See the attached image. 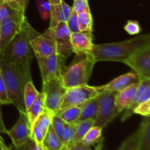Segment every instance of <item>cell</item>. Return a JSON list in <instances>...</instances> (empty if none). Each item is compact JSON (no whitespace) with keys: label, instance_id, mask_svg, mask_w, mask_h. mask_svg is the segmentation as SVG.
I'll use <instances>...</instances> for the list:
<instances>
[{"label":"cell","instance_id":"cell-27","mask_svg":"<svg viewBox=\"0 0 150 150\" xmlns=\"http://www.w3.org/2000/svg\"><path fill=\"white\" fill-rule=\"evenodd\" d=\"M80 107L71 106L60 110L57 115H58L64 122L68 124H74L80 114Z\"/></svg>","mask_w":150,"mask_h":150},{"label":"cell","instance_id":"cell-4","mask_svg":"<svg viewBox=\"0 0 150 150\" xmlns=\"http://www.w3.org/2000/svg\"><path fill=\"white\" fill-rule=\"evenodd\" d=\"M83 57L77 61H73L62 76V82L66 89L87 84L96 62L89 54Z\"/></svg>","mask_w":150,"mask_h":150},{"label":"cell","instance_id":"cell-11","mask_svg":"<svg viewBox=\"0 0 150 150\" xmlns=\"http://www.w3.org/2000/svg\"><path fill=\"white\" fill-rule=\"evenodd\" d=\"M124 63L134 71L139 79H150V46L133 54Z\"/></svg>","mask_w":150,"mask_h":150},{"label":"cell","instance_id":"cell-26","mask_svg":"<svg viewBox=\"0 0 150 150\" xmlns=\"http://www.w3.org/2000/svg\"><path fill=\"white\" fill-rule=\"evenodd\" d=\"M78 23L79 32H93V18L90 9L78 13Z\"/></svg>","mask_w":150,"mask_h":150},{"label":"cell","instance_id":"cell-2","mask_svg":"<svg viewBox=\"0 0 150 150\" xmlns=\"http://www.w3.org/2000/svg\"><path fill=\"white\" fill-rule=\"evenodd\" d=\"M0 72L5 82L12 104L18 111H26L23 92L26 83L32 81L30 69L11 64L0 57Z\"/></svg>","mask_w":150,"mask_h":150},{"label":"cell","instance_id":"cell-5","mask_svg":"<svg viewBox=\"0 0 150 150\" xmlns=\"http://www.w3.org/2000/svg\"><path fill=\"white\" fill-rule=\"evenodd\" d=\"M116 95L117 92L100 91L97 95L98 109L94 126L103 129L120 114L115 105Z\"/></svg>","mask_w":150,"mask_h":150},{"label":"cell","instance_id":"cell-28","mask_svg":"<svg viewBox=\"0 0 150 150\" xmlns=\"http://www.w3.org/2000/svg\"><path fill=\"white\" fill-rule=\"evenodd\" d=\"M102 130L103 129L98 126H93L83 136L81 142L90 146L95 144H98L100 141L103 139Z\"/></svg>","mask_w":150,"mask_h":150},{"label":"cell","instance_id":"cell-9","mask_svg":"<svg viewBox=\"0 0 150 150\" xmlns=\"http://www.w3.org/2000/svg\"><path fill=\"white\" fill-rule=\"evenodd\" d=\"M26 32L29 36L30 45L35 54L47 57L57 51L56 42L49 37L44 34H40L37 32L26 21L25 23Z\"/></svg>","mask_w":150,"mask_h":150},{"label":"cell","instance_id":"cell-20","mask_svg":"<svg viewBox=\"0 0 150 150\" xmlns=\"http://www.w3.org/2000/svg\"><path fill=\"white\" fill-rule=\"evenodd\" d=\"M139 83L140 80L127 86L124 90L117 92L115 98V105L119 112H122L128 106L137 91Z\"/></svg>","mask_w":150,"mask_h":150},{"label":"cell","instance_id":"cell-17","mask_svg":"<svg viewBox=\"0 0 150 150\" xmlns=\"http://www.w3.org/2000/svg\"><path fill=\"white\" fill-rule=\"evenodd\" d=\"M53 114L45 110L37 118L32 125L31 139L38 145L42 144V140L51 124Z\"/></svg>","mask_w":150,"mask_h":150},{"label":"cell","instance_id":"cell-29","mask_svg":"<svg viewBox=\"0 0 150 150\" xmlns=\"http://www.w3.org/2000/svg\"><path fill=\"white\" fill-rule=\"evenodd\" d=\"M40 92L37 90L32 81H29L26 83L23 92V101L26 110L31 106Z\"/></svg>","mask_w":150,"mask_h":150},{"label":"cell","instance_id":"cell-32","mask_svg":"<svg viewBox=\"0 0 150 150\" xmlns=\"http://www.w3.org/2000/svg\"><path fill=\"white\" fill-rule=\"evenodd\" d=\"M36 4L40 15L44 20H48L51 16V4L45 0H36Z\"/></svg>","mask_w":150,"mask_h":150},{"label":"cell","instance_id":"cell-30","mask_svg":"<svg viewBox=\"0 0 150 150\" xmlns=\"http://www.w3.org/2000/svg\"><path fill=\"white\" fill-rule=\"evenodd\" d=\"M118 150H140L138 131L129 136L120 146Z\"/></svg>","mask_w":150,"mask_h":150},{"label":"cell","instance_id":"cell-33","mask_svg":"<svg viewBox=\"0 0 150 150\" xmlns=\"http://www.w3.org/2000/svg\"><path fill=\"white\" fill-rule=\"evenodd\" d=\"M64 125H65V122L58 115H57V114L53 115L52 120H51V125H52L53 129H54V130L61 141L62 139Z\"/></svg>","mask_w":150,"mask_h":150},{"label":"cell","instance_id":"cell-38","mask_svg":"<svg viewBox=\"0 0 150 150\" xmlns=\"http://www.w3.org/2000/svg\"><path fill=\"white\" fill-rule=\"evenodd\" d=\"M134 114H140L144 117L150 116V100L139 104L134 110Z\"/></svg>","mask_w":150,"mask_h":150},{"label":"cell","instance_id":"cell-41","mask_svg":"<svg viewBox=\"0 0 150 150\" xmlns=\"http://www.w3.org/2000/svg\"><path fill=\"white\" fill-rule=\"evenodd\" d=\"M1 103H0V133H4V134H7V130L6 128L5 125H4V121H3V117H2V113H1Z\"/></svg>","mask_w":150,"mask_h":150},{"label":"cell","instance_id":"cell-42","mask_svg":"<svg viewBox=\"0 0 150 150\" xmlns=\"http://www.w3.org/2000/svg\"><path fill=\"white\" fill-rule=\"evenodd\" d=\"M0 150H10V147L6 145L5 142H4V139L1 137L0 135Z\"/></svg>","mask_w":150,"mask_h":150},{"label":"cell","instance_id":"cell-39","mask_svg":"<svg viewBox=\"0 0 150 150\" xmlns=\"http://www.w3.org/2000/svg\"><path fill=\"white\" fill-rule=\"evenodd\" d=\"M67 25L69 29L72 32H79V23H78V13L75 10H73L68 20L67 21Z\"/></svg>","mask_w":150,"mask_h":150},{"label":"cell","instance_id":"cell-18","mask_svg":"<svg viewBox=\"0 0 150 150\" xmlns=\"http://www.w3.org/2000/svg\"><path fill=\"white\" fill-rule=\"evenodd\" d=\"M140 80L139 77L133 72L121 75L119 77L113 79L109 83L100 86H96V89L99 92L100 91H108L112 92H120L130 85L136 83Z\"/></svg>","mask_w":150,"mask_h":150},{"label":"cell","instance_id":"cell-12","mask_svg":"<svg viewBox=\"0 0 150 150\" xmlns=\"http://www.w3.org/2000/svg\"><path fill=\"white\" fill-rule=\"evenodd\" d=\"M32 124L29 122L26 111H19L18 121L7 134L12 140V145L19 146L31 139Z\"/></svg>","mask_w":150,"mask_h":150},{"label":"cell","instance_id":"cell-3","mask_svg":"<svg viewBox=\"0 0 150 150\" xmlns=\"http://www.w3.org/2000/svg\"><path fill=\"white\" fill-rule=\"evenodd\" d=\"M25 21L22 29L14 37L8 45L0 52V57L11 64L30 69L31 62L35 54L30 45L29 36L26 32Z\"/></svg>","mask_w":150,"mask_h":150},{"label":"cell","instance_id":"cell-16","mask_svg":"<svg viewBox=\"0 0 150 150\" xmlns=\"http://www.w3.org/2000/svg\"><path fill=\"white\" fill-rule=\"evenodd\" d=\"M25 21L5 19L0 21V52L22 29Z\"/></svg>","mask_w":150,"mask_h":150},{"label":"cell","instance_id":"cell-22","mask_svg":"<svg viewBox=\"0 0 150 150\" xmlns=\"http://www.w3.org/2000/svg\"><path fill=\"white\" fill-rule=\"evenodd\" d=\"M45 110V95L43 92H40L38 96L28 109L26 110V115L30 123L33 124L38 117Z\"/></svg>","mask_w":150,"mask_h":150},{"label":"cell","instance_id":"cell-44","mask_svg":"<svg viewBox=\"0 0 150 150\" xmlns=\"http://www.w3.org/2000/svg\"><path fill=\"white\" fill-rule=\"evenodd\" d=\"M18 1V0H0V3L7 2V1Z\"/></svg>","mask_w":150,"mask_h":150},{"label":"cell","instance_id":"cell-7","mask_svg":"<svg viewBox=\"0 0 150 150\" xmlns=\"http://www.w3.org/2000/svg\"><path fill=\"white\" fill-rule=\"evenodd\" d=\"M66 89L61 79H50L42 83V92L45 95V108L46 111L55 115L59 112Z\"/></svg>","mask_w":150,"mask_h":150},{"label":"cell","instance_id":"cell-36","mask_svg":"<svg viewBox=\"0 0 150 150\" xmlns=\"http://www.w3.org/2000/svg\"><path fill=\"white\" fill-rule=\"evenodd\" d=\"M10 149V150H44L42 146L37 144L32 139H29L27 142L19 146H15L11 144Z\"/></svg>","mask_w":150,"mask_h":150},{"label":"cell","instance_id":"cell-1","mask_svg":"<svg viewBox=\"0 0 150 150\" xmlns=\"http://www.w3.org/2000/svg\"><path fill=\"white\" fill-rule=\"evenodd\" d=\"M149 46L150 35L147 33L121 42L94 44L92 51L89 54L95 62L114 61L124 63L133 54Z\"/></svg>","mask_w":150,"mask_h":150},{"label":"cell","instance_id":"cell-13","mask_svg":"<svg viewBox=\"0 0 150 150\" xmlns=\"http://www.w3.org/2000/svg\"><path fill=\"white\" fill-rule=\"evenodd\" d=\"M28 2L29 0H18L0 3V21L5 19L20 21L26 20L25 11Z\"/></svg>","mask_w":150,"mask_h":150},{"label":"cell","instance_id":"cell-31","mask_svg":"<svg viewBox=\"0 0 150 150\" xmlns=\"http://www.w3.org/2000/svg\"><path fill=\"white\" fill-rule=\"evenodd\" d=\"M75 135V125L74 124H68L66 123L64 125V131L62 134V142L64 146V149L66 146H69L73 143V138Z\"/></svg>","mask_w":150,"mask_h":150},{"label":"cell","instance_id":"cell-14","mask_svg":"<svg viewBox=\"0 0 150 150\" xmlns=\"http://www.w3.org/2000/svg\"><path fill=\"white\" fill-rule=\"evenodd\" d=\"M70 44L73 53L77 56L89 54L92 51L94 45L92 32H72L70 35Z\"/></svg>","mask_w":150,"mask_h":150},{"label":"cell","instance_id":"cell-25","mask_svg":"<svg viewBox=\"0 0 150 150\" xmlns=\"http://www.w3.org/2000/svg\"><path fill=\"white\" fill-rule=\"evenodd\" d=\"M75 135L73 138V143L76 144L81 142L83 136L95 125V120L89 119V120H82L77 123H75Z\"/></svg>","mask_w":150,"mask_h":150},{"label":"cell","instance_id":"cell-40","mask_svg":"<svg viewBox=\"0 0 150 150\" xmlns=\"http://www.w3.org/2000/svg\"><path fill=\"white\" fill-rule=\"evenodd\" d=\"M73 9L77 13H80L83 10L89 9L88 0H73Z\"/></svg>","mask_w":150,"mask_h":150},{"label":"cell","instance_id":"cell-34","mask_svg":"<svg viewBox=\"0 0 150 150\" xmlns=\"http://www.w3.org/2000/svg\"><path fill=\"white\" fill-rule=\"evenodd\" d=\"M0 103L1 105H10L12 104L9 98L7 86L0 72Z\"/></svg>","mask_w":150,"mask_h":150},{"label":"cell","instance_id":"cell-37","mask_svg":"<svg viewBox=\"0 0 150 150\" xmlns=\"http://www.w3.org/2000/svg\"><path fill=\"white\" fill-rule=\"evenodd\" d=\"M125 30L130 35H135L142 32V27L137 21H127L125 26Z\"/></svg>","mask_w":150,"mask_h":150},{"label":"cell","instance_id":"cell-15","mask_svg":"<svg viewBox=\"0 0 150 150\" xmlns=\"http://www.w3.org/2000/svg\"><path fill=\"white\" fill-rule=\"evenodd\" d=\"M150 100V79H140V83L133 100L125 108L121 121L124 122L134 114V110L139 104Z\"/></svg>","mask_w":150,"mask_h":150},{"label":"cell","instance_id":"cell-21","mask_svg":"<svg viewBox=\"0 0 150 150\" xmlns=\"http://www.w3.org/2000/svg\"><path fill=\"white\" fill-rule=\"evenodd\" d=\"M41 146L44 150H64L62 142L54 130L51 124L48 127Z\"/></svg>","mask_w":150,"mask_h":150},{"label":"cell","instance_id":"cell-19","mask_svg":"<svg viewBox=\"0 0 150 150\" xmlns=\"http://www.w3.org/2000/svg\"><path fill=\"white\" fill-rule=\"evenodd\" d=\"M73 10V7L67 4L64 0H62L60 4L51 5V22L49 27H55L60 22H67Z\"/></svg>","mask_w":150,"mask_h":150},{"label":"cell","instance_id":"cell-10","mask_svg":"<svg viewBox=\"0 0 150 150\" xmlns=\"http://www.w3.org/2000/svg\"><path fill=\"white\" fill-rule=\"evenodd\" d=\"M44 35L49 37L56 42L57 52L63 57L67 59L73 54L70 44L71 32L66 22H60L54 28L49 27L44 32Z\"/></svg>","mask_w":150,"mask_h":150},{"label":"cell","instance_id":"cell-8","mask_svg":"<svg viewBox=\"0 0 150 150\" xmlns=\"http://www.w3.org/2000/svg\"><path fill=\"white\" fill-rule=\"evenodd\" d=\"M99 92L96 86H91L87 84L68 88L63 97L59 111L71 106L81 108L85 103L95 98Z\"/></svg>","mask_w":150,"mask_h":150},{"label":"cell","instance_id":"cell-35","mask_svg":"<svg viewBox=\"0 0 150 150\" xmlns=\"http://www.w3.org/2000/svg\"><path fill=\"white\" fill-rule=\"evenodd\" d=\"M103 141V139L98 142V146L95 147V149H92L90 146L84 144L82 142H79V143L71 144L69 146H66L64 150H102Z\"/></svg>","mask_w":150,"mask_h":150},{"label":"cell","instance_id":"cell-43","mask_svg":"<svg viewBox=\"0 0 150 150\" xmlns=\"http://www.w3.org/2000/svg\"><path fill=\"white\" fill-rule=\"evenodd\" d=\"M48 1L51 5H55V4H60L62 0H48Z\"/></svg>","mask_w":150,"mask_h":150},{"label":"cell","instance_id":"cell-6","mask_svg":"<svg viewBox=\"0 0 150 150\" xmlns=\"http://www.w3.org/2000/svg\"><path fill=\"white\" fill-rule=\"evenodd\" d=\"M38 59L40 70L42 83L50 79H61L67 67L65 62L67 59L57 52L47 57L35 54Z\"/></svg>","mask_w":150,"mask_h":150},{"label":"cell","instance_id":"cell-23","mask_svg":"<svg viewBox=\"0 0 150 150\" xmlns=\"http://www.w3.org/2000/svg\"><path fill=\"white\" fill-rule=\"evenodd\" d=\"M138 131L140 150H150V119L144 117Z\"/></svg>","mask_w":150,"mask_h":150},{"label":"cell","instance_id":"cell-24","mask_svg":"<svg viewBox=\"0 0 150 150\" xmlns=\"http://www.w3.org/2000/svg\"><path fill=\"white\" fill-rule=\"evenodd\" d=\"M98 109V103L96 97L89 100L85 103L81 108L80 114L75 123H77L82 120L92 119L95 120L97 116ZM74 123V124H75Z\"/></svg>","mask_w":150,"mask_h":150}]
</instances>
